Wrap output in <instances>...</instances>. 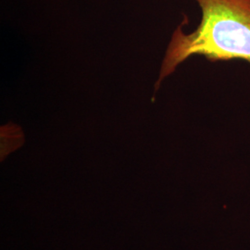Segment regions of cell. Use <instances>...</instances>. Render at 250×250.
<instances>
[{"instance_id":"obj_1","label":"cell","mask_w":250,"mask_h":250,"mask_svg":"<svg viewBox=\"0 0 250 250\" xmlns=\"http://www.w3.org/2000/svg\"><path fill=\"white\" fill-rule=\"evenodd\" d=\"M192 1L201 11L200 22L191 33H186L181 25L173 32L155 83L156 90L194 56L213 62L241 60L250 64V0Z\"/></svg>"}]
</instances>
